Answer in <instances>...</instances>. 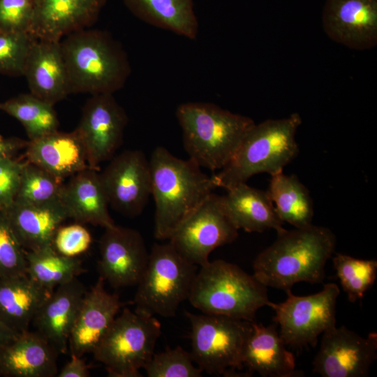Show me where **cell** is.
Returning a JSON list of instances; mask_svg holds the SVG:
<instances>
[{"label":"cell","instance_id":"obj_33","mask_svg":"<svg viewBox=\"0 0 377 377\" xmlns=\"http://www.w3.org/2000/svg\"><path fill=\"white\" fill-rule=\"evenodd\" d=\"M341 287L348 300L354 303L362 299L374 285L377 275V261L363 260L336 253L332 258Z\"/></svg>","mask_w":377,"mask_h":377},{"label":"cell","instance_id":"obj_26","mask_svg":"<svg viewBox=\"0 0 377 377\" xmlns=\"http://www.w3.org/2000/svg\"><path fill=\"white\" fill-rule=\"evenodd\" d=\"M226 191L225 195H220L221 202L237 230L262 232L274 229L277 234L286 230L266 191L249 186L246 182L237 184Z\"/></svg>","mask_w":377,"mask_h":377},{"label":"cell","instance_id":"obj_35","mask_svg":"<svg viewBox=\"0 0 377 377\" xmlns=\"http://www.w3.org/2000/svg\"><path fill=\"white\" fill-rule=\"evenodd\" d=\"M36 40L29 32L0 30V74L23 76L27 56Z\"/></svg>","mask_w":377,"mask_h":377},{"label":"cell","instance_id":"obj_42","mask_svg":"<svg viewBox=\"0 0 377 377\" xmlns=\"http://www.w3.org/2000/svg\"><path fill=\"white\" fill-rule=\"evenodd\" d=\"M18 334L0 319V346L14 339Z\"/></svg>","mask_w":377,"mask_h":377},{"label":"cell","instance_id":"obj_39","mask_svg":"<svg viewBox=\"0 0 377 377\" xmlns=\"http://www.w3.org/2000/svg\"><path fill=\"white\" fill-rule=\"evenodd\" d=\"M23 162L7 157L0 159V209H5L15 199Z\"/></svg>","mask_w":377,"mask_h":377},{"label":"cell","instance_id":"obj_31","mask_svg":"<svg viewBox=\"0 0 377 377\" xmlns=\"http://www.w3.org/2000/svg\"><path fill=\"white\" fill-rule=\"evenodd\" d=\"M0 110L17 119L29 140L58 130L59 121L52 105L31 93L20 94L0 103Z\"/></svg>","mask_w":377,"mask_h":377},{"label":"cell","instance_id":"obj_18","mask_svg":"<svg viewBox=\"0 0 377 377\" xmlns=\"http://www.w3.org/2000/svg\"><path fill=\"white\" fill-rule=\"evenodd\" d=\"M105 282L98 277L84 295L70 333L71 354L82 357L92 353L125 304L118 295L105 290Z\"/></svg>","mask_w":377,"mask_h":377},{"label":"cell","instance_id":"obj_8","mask_svg":"<svg viewBox=\"0 0 377 377\" xmlns=\"http://www.w3.org/2000/svg\"><path fill=\"white\" fill-rule=\"evenodd\" d=\"M161 334V324L155 316L124 307L92 353L109 376L141 377L140 369L152 357Z\"/></svg>","mask_w":377,"mask_h":377},{"label":"cell","instance_id":"obj_16","mask_svg":"<svg viewBox=\"0 0 377 377\" xmlns=\"http://www.w3.org/2000/svg\"><path fill=\"white\" fill-rule=\"evenodd\" d=\"M322 21L328 37L347 47L364 50L377 44V0H326Z\"/></svg>","mask_w":377,"mask_h":377},{"label":"cell","instance_id":"obj_2","mask_svg":"<svg viewBox=\"0 0 377 377\" xmlns=\"http://www.w3.org/2000/svg\"><path fill=\"white\" fill-rule=\"evenodd\" d=\"M149 163L155 203L154 237L168 240L216 186L197 163L176 157L163 147L154 149Z\"/></svg>","mask_w":377,"mask_h":377},{"label":"cell","instance_id":"obj_7","mask_svg":"<svg viewBox=\"0 0 377 377\" xmlns=\"http://www.w3.org/2000/svg\"><path fill=\"white\" fill-rule=\"evenodd\" d=\"M197 267L170 242L154 244L137 284L133 302L135 311L149 316L174 317L180 304L188 298Z\"/></svg>","mask_w":377,"mask_h":377},{"label":"cell","instance_id":"obj_14","mask_svg":"<svg viewBox=\"0 0 377 377\" xmlns=\"http://www.w3.org/2000/svg\"><path fill=\"white\" fill-rule=\"evenodd\" d=\"M99 172L109 205L129 216L140 215L151 195L149 161L140 150H126L114 156Z\"/></svg>","mask_w":377,"mask_h":377},{"label":"cell","instance_id":"obj_22","mask_svg":"<svg viewBox=\"0 0 377 377\" xmlns=\"http://www.w3.org/2000/svg\"><path fill=\"white\" fill-rule=\"evenodd\" d=\"M244 367L252 375L263 377H300L304 372L296 369L293 354L286 348L276 330V325L265 326L252 323L242 356Z\"/></svg>","mask_w":377,"mask_h":377},{"label":"cell","instance_id":"obj_15","mask_svg":"<svg viewBox=\"0 0 377 377\" xmlns=\"http://www.w3.org/2000/svg\"><path fill=\"white\" fill-rule=\"evenodd\" d=\"M99 277L114 288L138 283L149 255L140 232L116 224L106 228L99 242Z\"/></svg>","mask_w":377,"mask_h":377},{"label":"cell","instance_id":"obj_13","mask_svg":"<svg viewBox=\"0 0 377 377\" xmlns=\"http://www.w3.org/2000/svg\"><path fill=\"white\" fill-rule=\"evenodd\" d=\"M313 372L322 377H367L377 358V334L364 337L342 325L322 334Z\"/></svg>","mask_w":377,"mask_h":377},{"label":"cell","instance_id":"obj_38","mask_svg":"<svg viewBox=\"0 0 377 377\" xmlns=\"http://www.w3.org/2000/svg\"><path fill=\"white\" fill-rule=\"evenodd\" d=\"M91 240L90 232L81 224L61 226L54 234L52 246L60 254L74 258L86 251Z\"/></svg>","mask_w":377,"mask_h":377},{"label":"cell","instance_id":"obj_23","mask_svg":"<svg viewBox=\"0 0 377 377\" xmlns=\"http://www.w3.org/2000/svg\"><path fill=\"white\" fill-rule=\"evenodd\" d=\"M2 210L25 251L52 246L56 231L68 218L61 201L36 205L14 200Z\"/></svg>","mask_w":377,"mask_h":377},{"label":"cell","instance_id":"obj_24","mask_svg":"<svg viewBox=\"0 0 377 377\" xmlns=\"http://www.w3.org/2000/svg\"><path fill=\"white\" fill-rule=\"evenodd\" d=\"M27 161L64 179L89 168L85 149L77 132L58 130L34 140L25 147Z\"/></svg>","mask_w":377,"mask_h":377},{"label":"cell","instance_id":"obj_10","mask_svg":"<svg viewBox=\"0 0 377 377\" xmlns=\"http://www.w3.org/2000/svg\"><path fill=\"white\" fill-rule=\"evenodd\" d=\"M286 294L284 302L269 301L267 305L275 312L273 320L279 326L281 337L286 346L293 348L315 347L318 337L336 325L339 286L329 283L315 294L299 296L291 290Z\"/></svg>","mask_w":377,"mask_h":377},{"label":"cell","instance_id":"obj_40","mask_svg":"<svg viewBox=\"0 0 377 377\" xmlns=\"http://www.w3.org/2000/svg\"><path fill=\"white\" fill-rule=\"evenodd\" d=\"M71 360L63 367L58 377H88L89 371L82 357L71 354Z\"/></svg>","mask_w":377,"mask_h":377},{"label":"cell","instance_id":"obj_29","mask_svg":"<svg viewBox=\"0 0 377 377\" xmlns=\"http://www.w3.org/2000/svg\"><path fill=\"white\" fill-rule=\"evenodd\" d=\"M282 222L295 228L312 225L313 205L308 189L295 175L280 172L271 175L266 191Z\"/></svg>","mask_w":377,"mask_h":377},{"label":"cell","instance_id":"obj_30","mask_svg":"<svg viewBox=\"0 0 377 377\" xmlns=\"http://www.w3.org/2000/svg\"><path fill=\"white\" fill-rule=\"evenodd\" d=\"M25 256L27 276L50 291L72 281L82 272L79 259L61 255L52 246L26 251Z\"/></svg>","mask_w":377,"mask_h":377},{"label":"cell","instance_id":"obj_12","mask_svg":"<svg viewBox=\"0 0 377 377\" xmlns=\"http://www.w3.org/2000/svg\"><path fill=\"white\" fill-rule=\"evenodd\" d=\"M128 117L112 94L91 95L75 131L84 145L88 165L99 171L122 145Z\"/></svg>","mask_w":377,"mask_h":377},{"label":"cell","instance_id":"obj_5","mask_svg":"<svg viewBox=\"0 0 377 377\" xmlns=\"http://www.w3.org/2000/svg\"><path fill=\"white\" fill-rule=\"evenodd\" d=\"M302 124L298 113L254 124L246 133L228 163L211 176L216 188L226 190L246 182L258 173L283 172L297 155L296 133Z\"/></svg>","mask_w":377,"mask_h":377},{"label":"cell","instance_id":"obj_32","mask_svg":"<svg viewBox=\"0 0 377 377\" xmlns=\"http://www.w3.org/2000/svg\"><path fill=\"white\" fill-rule=\"evenodd\" d=\"M64 184L63 179L26 161L15 200L36 205L59 202Z\"/></svg>","mask_w":377,"mask_h":377},{"label":"cell","instance_id":"obj_9","mask_svg":"<svg viewBox=\"0 0 377 377\" xmlns=\"http://www.w3.org/2000/svg\"><path fill=\"white\" fill-rule=\"evenodd\" d=\"M185 314L191 327L194 363L209 374L241 376L237 371L244 367L243 350L253 321L187 311Z\"/></svg>","mask_w":377,"mask_h":377},{"label":"cell","instance_id":"obj_34","mask_svg":"<svg viewBox=\"0 0 377 377\" xmlns=\"http://www.w3.org/2000/svg\"><path fill=\"white\" fill-rule=\"evenodd\" d=\"M190 352L181 346L154 353L145 367L148 377H200L202 370L194 365Z\"/></svg>","mask_w":377,"mask_h":377},{"label":"cell","instance_id":"obj_20","mask_svg":"<svg viewBox=\"0 0 377 377\" xmlns=\"http://www.w3.org/2000/svg\"><path fill=\"white\" fill-rule=\"evenodd\" d=\"M58 355L38 332L19 333L0 346V376L54 377Z\"/></svg>","mask_w":377,"mask_h":377},{"label":"cell","instance_id":"obj_36","mask_svg":"<svg viewBox=\"0 0 377 377\" xmlns=\"http://www.w3.org/2000/svg\"><path fill=\"white\" fill-rule=\"evenodd\" d=\"M25 251L0 209V278L27 274Z\"/></svg>","mask_w":377,"mask_h":377},{"label":"cell","instance_id":"obj_37","mask_svg":"<svg viewBox=\"0 0 377 377\" xmlns=\"http://www.w3.org/2000/svg\"><path fill=\"white\" fill-rule=\"evenodd\" d=\"M34 0H0V30L29 32Z\"/></svg>","mask_w":377,"mask_h":377},{"label":"cell","instance_id":"obj_25","mask_svg":"<svg viewBox=\"0 0 377 377\" xmlns=\"http://www.w3.org/2000/svg\"><path fill=\"white\" fill-rule=\"evenodd\" d=\"M61 202L68 218L78 223L104 228L115 225L98 170L89 168L71 177L64 184Z\"/></svg>","mask_w":377,"mask_h":377},{"label":"cell","instance_id":"obj_4","mask_svg":"<svg viewBox=\"0 0 377 377\" xmlns=\"http://www.w3.org/2000/svg\"><path fill=\"white\" fill-rule=\"evenodd\" d=\"M176 117L188 158L214 172L228 163L247 131L256 124L249 117L205 102L179 105Z\"/></svg>","mask_w":377,"mask_h":377},{"label":"cell","instance_id":"obj_41","mask_svg":"<svg viewBox=\"0 0 377 377\" xmlns=\"http://www.w3.org/2000/svg\"><path fill=\"white\" fill-rule=\"evenodd\" d=\"M28 141L17 138H5L0 135V159L13 157V155L22 148H25Z\"/></svg>","mask_w":377,"mask_h":377},{"label":"cell","instance_id":"obj_28","mask_svg":"<svg viewBox=\"0 0 377 377\" xmlns=\"http://www.w3.org/2000/svg\"><path fill=\"white\" fill-rule=\"evenodd\" d=\"M131 13L154 27L195 40L199 24L194 0H123Z\"/></svg>","mask_w":377,"mask_h":377},{"label":"cell","instance_id":"obj_19","mask_svg":"<svg viewBox=\"0 0 377 377\" xmlns=\"http://www.w3.org/2000/svg\"><path fill=\"white\" fill-rule=\"evenodd\" d=\"M30 93L54 105L71 94L60 41L36 40L23 72Z\"/></svg>","mask_w":377,"mask_h":377},{"label":"cell","instance_id":"obj_3","mask_svg":"<svg viewBox=\"0 0 377 377\" xmlns=\"http://www.w3.org/2000/svg\"><path fill=\"white\" fill-rule=\"evenodd\" d=\"M60 44L71 94H113L124 86L131 72L129 60L108 31L80 30Z\"/></svg>","mask_w":377,"mask_h":377},{"label":"cell","instance_id":"obj_11","mask_svg":"<svg viewBox=\"0 0 377 377\" xmlns=\"http://www.w3.org/2000/svg\"><path fill=\"white\" fill-rule=\"evenodd\" d=\"M238 230L225 213L220 195L212 193L172 235L168 242L187 260L201 267L216 248L234 242Z\"/></svg>","mask_w":377,"mask_h":377},{"label":"cell","instance_id":"obj_27","mask_svg":"<svg viewBox=\"0 0 377 377\" xmlns=\"http://www.w3.org/2000/svg\"><path fill=\"white\" fill-rule=\"evenodd\" d=\"M52 292L27 274L0 278V319L17 333L29 330Z\"/></svg>","mask_w":377,"mask_h":377},{"label":"cell","instance_id":"obj_6","mask_svg":"<svg viewBox=\"0 0 377 377\" xmlns=\"http://www.w3.org/2000/svg\"><path fill=\"white\" fill-rule=\"evenodd\" d=\"M203 313L254 321L270 301L267 287L235 264L223 260L200 267L188 298Z\"/></svg>","mask_w":377,"mask_h":377},{"label":"cell","instance_id":"obj_21","mask_svg":"<svg viewBox=\"0 0 377 377\" xmlns=\"http://www.w3.org/2000/svg\"><path fill=\"white\" fill-rule=\"evenodd\" d=\"M86 289L77 278L56 288L35 316L33 324L55 350L64 354Z\"/></svg>","mask_w":377,"mask_h":377},{"label":"cell","instance_id":"obj_17","mask_svg":"<svg viewBox=\"0 0 377 377\" xmlns=\"http://www.w3.org/2000/svg\"><path fill=\"white\" fill-rule=\"evenodd\" d=\"M106 0H34L29 33L37 40L61 41L98 20Z\"/></svg>","mask_w":377,"mask_h":377},{"label":"cell","instance_id":"obj_1","mask_svg":"<svg viewBox=\"0 0 377 377\" xmlns=\"http://www.w3.org/2000/svg\"><path fill=\"white\" fill-rule=\"evenodd\" d=\"M253 263V275L267 287L286 293L299 282L323 283L325 265L334 252L335 235L327 228L311 225L285 230Z\"/></svg>","mask_w":377,"mask_h":377}]
</instances>
